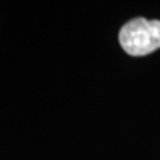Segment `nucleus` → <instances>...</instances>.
I'll use <instances>...</instances> for the list:
<instances>
[{"label": "nucleus", "mask_w": 160, "mask_h": 160, "mask_svg": "<svg viewBox=\"0 0 160 160\" xmlns=\"http://www.w3.org/2000/svg\"><path fill=\"white\" fill-rule=\"evenodd\" d=\"M121 48L131 56H145L160 49V20L135 18L119 33Z\"/></svg>", "instance_id": "nucleus-1"}]
</instances>
